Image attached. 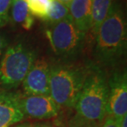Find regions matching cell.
<instances>
[{
	"mask_svg": "<svg viewBox=\"0 0 127 127\" xmlns=\"http://www.w3.org/2000/svg\"><path fill=\"white\" fill-rule=\"evenodd\" d=\"M46 35L54 53L64 58H71L82 49L86 35L69 16L57 23L48 26Z\"/></svg>",
	"mask_w": 127,
	"mask_h": 127,
	"instance_id": "cell-5",
	"label": "cell"
},
{
	"mask_svg": "<svg viewBox=\"0 0 127 127\" xmlns=\"http://www.w3.org/2000/svg\"><path fill=\"white\" fill-rule=\"evenodd\" d=\"M12 0H0V28L10 21V8Z\"/></svg>",
	"mask_w": 127,
	"mask_h": 127,
	"instance_id": "cell-15",
	"label": "cell"
},
{
	"mask_svg": "<svg viewBox=\"0 0 127 127\" xmlns=\"http://www.w3.org/2000/svg\"><path fill=\"white\" fill-rule=\"evenodd\" d=\"M13 127H33V126L30 123H23V124H20V125H17Z\"/></svg>",
	"mask_w": 127,
	"mask_h": 127,
	"instance_id": "cell-21",
	"label": "cell"
},
{
	"mask_svg": "<svg viewBox=\"0 0 127 127\" xmlns=\"http://www.w3.org/2000/svg\"><path fill=\"white\" fill-rule=\"evenodd\" d=\"M29 12L34 17L45 21L49 12L52 0H26Z\"/></svg>",
	"mask_w": 127,
	"mask_h": 127,
	"instance_id": "cell-14",
	"label": "cell"
},
{
	"mask_svg": "<svg viewBox=\"0 0 127 127\" xmlns=\"http://www.w3.org/2000/svg\"><path fill=\"white\" fill-rule=\"evenodd\" d=\"M37 58L36 51L26 43L7 46L0 59V86L10 91L22 84Z\"/></svg>",
	"mask_w": 127,
	"mask_h": 127,
	"instance_id": "cell-4",
	"label": "cell"
},
{
	"mask_svg": "<svg viewBox=\"0 0 127 127\" xmlns=\"http://www.w3.org/2000/svg\"><path fill=\"white\" fill-rule=\"evenodd\" d=\"M59 2H61L62 3H64V5H66L67 7H69V5L70 3V2L72 1V0H59Z\"/></svg>",
	"mask_w": 127,
	"mask_h": 127,
	"instance_id": "cell-22",
	"label": "cell"
},
{
	"mask_svg": "<svg viewBox=\"0 0 127 127\" xmlns=\"http://www.w3.org/2000/svg\"><path fill=\"white\" fill-rule=\"evenodd\" d=\"M94 57L99 64L112 66L126 54L127 26L122 6L115 1L95 35Z\"/></svg>",
	"mask_w": 127,
	"mask_h": 127,
	"instance_id": "cell-1",
	"label": "cell"
},
{
	"mask_svg": "<svg viewBox=\"0 0 127 127\" xmlns=\"http://www.w3.org/2000/svg\"><path fill=\"white\" fill-rule=\"evenodd\" d=\"M33 127H54L50 123H37Z\"/></svg>",
	"mask_w": 127,
	"mask_h": 127,
	"instance_id": "cell-20",
	"label": "cell"
},
{
	"mask_svg": "<svg viewBox=\"0 0 127 127\" xmlns=\"http://www.w3.org/2000/svg\"><path fill=\"white\" fill-rule=\"evenodd\" d=\"M120 127H127V115L124 116V117L121 119Z\"/></svg>",
	"mask_w": 127,
	"mask_h": 127,
	"instance_id": "cell-19",
	"label": "cell"
},
{
	"mask_svg": "<svg viewBox=\"0 0 127 127\" xmlns=\"http://www.w3.org/2000/svg\"><path fill=\"white\" fill-rule=\"evenodd\" d=\"M21 107L24 116L45 120L55 117L59 107L50 95H20Z\"/></svg>",
	"mask_w": 127,
	"mask_h": 127,
	"instance_id": "cell-8",
	"label": "cell"
},
{
	"mask_svg": "<svg viewBox=\"0 0 127 127\" xmlns=\"http://www.w3.org/2000/svg\"><path fill=\"white\" fill-rule=\"evenodd\" d=\"M108 83L104 72L97 66H88L84 84L74 108V120L99 126L107 116Z\"/></svg>",
	"mask_w": 127,
	"mask_h": 127,
	"instance_id": "cell-2",
	"label": "cell"
},
{
	"mask_svg": "<svg viewBox=\"0 0 127 127\" xmlns=\"http://www.w3.org/2000/svg\"><path fill=\"white\" fill-rule=\"evenodd\" d=\"M99 126H90V125H87V124H83L81 123L79 121H73L71 125H70L69 127H99Z\"/></svg>",
	"mask_w": 127,
	"mask_h": 127,
	"instance_id": "cell-18",
	"label": "cell"
},
{
	"mask_svg": "<svg viewBox=\"0 0 127 127\" xmlns=\"http://www.w3.org/2000/svg\"><path fill=\"white\" fill-rule=\"evenodd\" d=\"M20 95L0 89V127H11L24 118Z\"/></svg>",
	"mask_w": 127,
	"mask_h": 127,
	"instance_id": "cell-9",
	"label": "cell"
},
{
	"mask_svg": "<svg viewBox=\"0 0 127 127\" xmlns=\"http://www.w3.org/2000/svg\"><path fill=\"white\" fill-rule=\"evenodd\" d=\"M68 8L72 21L83 34L87 35L91 24L92 0H72Z\"/></svg>",
	"mask_w": 127,
	"mask_h": 127,
	"instance_id": "cell-10",
	"label": "cell"
},
{
	"mask_svg": "<svg viewBox=\"0 0 127 127\" xmlns=\"http://www.w3.org/2000/svg\"><path fill=\"white\" fill-rule=\"evenodd\" d=\"M10 19L13 23L26 31L31 30L35 23V17L29 12L26 0H12L10 8Z\"/></svg>",
	"mask_w": 127,
	"mask_h": 127,
	"instance_id": "cell-11",
	"label": "cell"
},
{
	"mask_svg": "<svg viewBox=\"0 0 127 127\" xmlns=\"http://www.w3.org/2000/svg\"><path fill=\"white\" fill-rule=\"evenodd\" d=\"M120 122L121 120L107 115L99 127H120Z\"/></svg>",
	"mask_w": 127,
	"mask_h": 127,
	"instance_id": "cell-16",
	"label": "cell"
},
{
	"mask_svg": "<svg viewBox=\"0 0 127 127\" xmlns=\"http://www.w3.org/2000/svg\"><path fill=\"white\" fill-rule=\"evenodd\" d=\"M50 66L44 58H36L21 84L25 95H50Z\"/></svg>",
	"mask_w": 127,
	"mask_h": 127,
	"instance_id": "cell-7",
	"label": "cell"
},
{
	"mask_svg": "<svg viewBox=\"0 0 127 127\" xmlns=\"http://www.w3.org/2000/svg\"><path fill=\"white\" fill-rule=\"evenodd\" d=\"M69 16V8L66 5L62 3L59 0H52L49 12L45 21L47 22L48 26H50L64 20Z\"/></svg>",
	"mask_w": 127,
	"mask_h": 127,
	"instance_id": "cell-13",
	"label": "cell"
},
{
	"mask_svg": "<svg viewBox=\"0 0 127 127\" xmlns=\"http://www.w3.org/2000/svg\"><path fill=\"white\" fill-rule=\"evenodd\" d=\"M115 0H92L91 24L89 32L95 38L100 25L107 17Z\"/></svg>",
	"mask_w": 127,
	"mask_h": 127,
	"instance_id": "cell-12",
	"label": "cell"
},
{
	"mask_svg": "<svg viewBox=\"0 0 127 127\" xmlns=\"http://www.w3.org/2000/svg\"><path fill=\"white\" fill-rule=\"evenodd\" d=\"M108 83L107 115L121 120L127 115V75L126 71H115Z\"/></svg>",
	"mask_w": 127,
	"mask_h": 127,
	"instance_id": "cell-6",
	"label": "cell"
},
{
	"mask_svg": "<svg viewBox=\"0 0 127 127\" xmlns=\"http://www.w3.org/2000/svg\"><path fill=\"white\" fill-rule=\"evenodd\" d=\"M7 46H8V41H7V38L3 34H0V59H1Z\"/></svg>",
	"mask_w": 127,
	"mask_h": 127,
	"instance_id": "cell-17",
	"label": "cell"
},
{
	"mask_svg": "<svg viewBox=\"0 0 127 127\" xmlns=\"http://www.w3.org/2000/svg\"><path fill=\"white\" fill-rule=\"evenodd\" d=\"M88 66L56 64L50 66V96L59 107L74 108L84 84Z\"/></svg>",
	"mask_w": 127,
	"mask_h": 127,
	"instance_id": "cell-3",
	"label": "cell"
}]
</instances>
